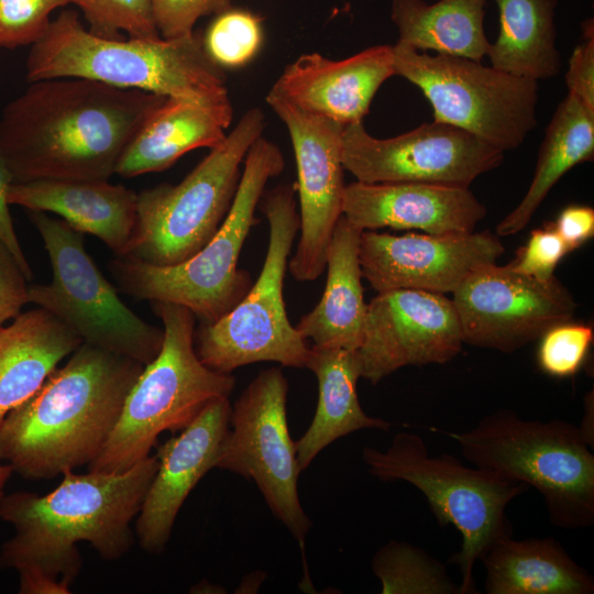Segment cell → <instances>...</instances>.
Returning a JSON list of instances; mask_svg holds the SVG:
<instances>
[{
    "instance_id": "obj_15",
    "label": "cell",
    "mask_w": 594,
    "mask_h": 594,
    "mask_svg": "<svg viewBox=\"0 0 594 594\" xmlns=\"http://www.w3.org/2000/svg\"><path fill=\"white\" fill-rule=\"evenodd\" d=\"M451 299L464 343L507 353L572 320L578 307L556 276L541 280L516 271L510 263L477 266Z\"/></svg>"
},
{
    "instance_id": "obj_20",
    "label": "cell",
    "mask_w": 594,
    "mask_h": 594,
    "mask_svg": "<svg viewBox=\"0 0 594 594\" xmlns=\"http://www.w3.org/2000/svg\"><path fill=\"white\" fill-rule=\"evenodd\" d=\"M394 75L392 45L367 47L341 61L307 53L284 68L271 90L345 127L363 122L380 87Z\"/></svg>"
},
{
    "instance_id": "obj_24",
    "label": "cell",
    "mask_w": 594,
    "mask_h": 594,
    "mask_svg": "<svg viewBox=\"0 0 594 594\" xmlns=\"http://www.w3.org/2000/svg\"><path fill=\"white\" fill-rule=\"evenodd\" d=\"M82 343L56 316L37 307L0 328V426Z\"/></svg>"
},
{
    "instance_id": "obj_7",
    "label": "cell",
    "mask_w": 594,
    "mask_h": 594,
    "mask_svg": "<svg viewBox=\"0 0 594 594\" xmlns=\"http://www.w3.org/2000/svg\"><path fill=\"white\" fill-rule=\"evenodd\" d=\"M152 304L163 322V345L127 395L105 448L87 465L90 472L128 470L150 455L163 431H182L207 404L234 388L231 373L213 371L198 358L194 312L173 302Z\"/></svg>"
},
{
    "instance_id": "obj_10",
    "label": "cell",
    "mask_w": 594,
    "mask_h": 594,
    "mask_svg": "<svg viewBox=\"0 0 594 594\" xmlns=\"http://www.w3.org/2000/svg\"><path fill=\"white\" fill-rule=\"evenodd\" d=\"M296 184L263 193L258 205L268 221L263 267L245 296L224 316L195 330L200 361L220 373L256 362L306 367L307 341L288 320L283 289L293 242L300 229Z\"/></svg>"
},
{
    "instance_id": "obj_17",
    "label": "cell",
    "mask_w": 594,
    "mask_h": 594,
    "mask_svg": "<svg viewBox=\"0 0 594 594\" xmlns=\"http://www.w3.org/2000/svg\"><path fill=\"white\" fill-rule=\"evenodd\" d=\"M458 312L444 294L417 289L377 293L367 304L361 377L378 383L408 365L443 364L462 350Z\"/></svg>"
},
{
    "instance_id": "obj_27",
    "label": "cell",
    "mask_w": 594,
    "mask_h": 594,
    "mask_svg": "<svg viewBox=\"0 0 594 594\" xmlns=\"http://www.w3.org/2000/svg\"><path fill=\"white\" fill-rule=\"evenodd\" d=\"M488 594H592L594 579L552 537L496 541L480 559Z\"/></svg>"
},
{
    "instance_id": "obj_5",
    "label": "cell",
    "mask_w": 594,
    "mask_h": 594,
    "mask_svg": "<svg viewBox=\"0 0 594 594\" xmlns=\"http://www.w3.org/2000/svg\"><path fill=\"white\" fill-rule=\"evenodd\" d=\"M244 168L231 208L213 238L189 260L156 266L116 256L109 271L118 288L139 300L182 305L212 323L229 312L248 293L252 280L238 268L245 239L256 222L255 209L265 186L285 166L279 147L260 136L244 158Z\"/></svg>"
},
{
    "instance_id": "obj_2",
    "label": "cell",
    "mask_w": 594,
    "mask_h": 594,
    "mask_svg": "<svg viewBox=\"0 0 594 594\" xmlns=\"http://www.w3.org/2000/svg\"><path fill=\"white\" fill-rule=\"evenodd\" d=\"M165 99L87 78L30 82L0 117V151L13 184L109 180L134 133Z\"/></svg>"
},
{
    "instance_id": "obj_22",
    "label": "cell",
    "mask_w": 594,
    "mask_h": 594,
    "mask_svg": "<svg viewBox=\"0 0 594 594\" xmlns=\"http://www.w3.org/2000/svg\"><path fill=\"white\" fill-rule=\"evenodd\" d=\"M8 200L30 211L52 212L73 229L127 256L136 218L138 193L109 180L36 179L12 184Z\"/></svg>"
},
{
    "instance_id": "obj_18",
    "label": "cell",
    "mask_w": 594,
    "mask_h": 594,
    "mask_svg": "<svg viewBox=\"0 0 594 594\" xmlns=\"http://www.w3.org/2000/svg\"><path fill=\"white\" fill-rule=\"evenodd\" d=\"M505 253L490 231L394 235L364 230L360 239L362 276L377 293L417 289L452 294L477 266Z\"/></svg>"
},
{
    "instance_id": "obj_36",
    "label": "cell",
    "mask_w": 594,
    "mask_h": 594,
    "mask_svg": "<svg viewBox=\"0 0 594 594\" xmlns=\"http://www.w3.org/2000/svg\"><path fill=\"white\" fill-rule=\"evenodd\" d=\"M569 249L552 224L531 231L510 265L518 272L541 280L554 277V270Z\"/></svg>"
},
{
    "instance_id": "obj_42",
    "label": "cell",
    "mask_w": 594,
    "mask_h": 594,
    "mask_svg": "<svg viewBox=\"0 0 594 594\" xmlns=\"http://www.w3.org/2000/svg\"><path fill=\"white\" fill-rule=\"evenodd\" d=\"M594 397L593 392L587 393L584 398V415L579 426L588 446L594 448Z\"/></svg>"
},
{
    "instance_id": "obj_8",
    "label": "cell",
    "mask_w": 594,
    "mask_h": 594,
    "mask_svg": "<svg viewBox=\"0 0 594 594\" xmlns=\"http://www.w3.org/2000/svg\"><path fill=\"white\" fill-rule=\"evenodd\" d=\"M362 459L372 475L418 488L438 522L460 532L461 549L451 558L461 573L460 593H477L474 566L496 541L513 536L506 507L528 486L487 469L466 466L451 454L430 455L424 439L406 431L396 433L385 451L364 447Z\"/></svg>"
},
{
    "instance_id": "obj_30",
    "label": "cell",
    "mask_w": 594,
    "mask_h": 594,
    "mask_svg": "<svg viewBox=\"0 0 594 594\" xmlns=\"http://www.w3.org/2000/svg\"><path fill=\"white\" fill-rule=\"evenodd\" d=\"M499 30L487 55L491 66L535 81L557 77L561 58L557 48L558 0H494Z\"/></svg>"
},
{
    "instance_id": "obj_33",
    "label": "cell",
    "mask_w": 594,
    "mask_h": 594,
    "mask_svg": "<svg viewBox=\"0 0 594 594\" xmlns=\"http://www.w3.org/2000/svg\"><path fill=\"white\" fill-rule=\"evenodd\" d=\"M84 13L89 31L105 38H158L151 0H73Z\"/></svg>"
},
{
    "instance_id": "obj_23",
    "label": "cell",
    "mask_w": 594,
    "mask_h": 594,
    "mask_svg": "<svg viewBox=\"0 0 594 594\" xmlns=\"http://www.w3.org/2000/svg\"><path fill=\"white\" fill-rule=\"evenodd\" d=\"M362 230L343 215L338 220L327 254V283L320 301L295 326L315 345L358 350L367 304L360 265Z\"/></svg>"
},
{
    "instance_id": "obj_38",
    "label": "cell",
    "mask_w": 594,
    "mask_h": 594,
    "mask_svg": "<svg viewBox=\"0 0 594 594\" xmlns=\"http://www.w3.org/2000/svg\"><path fill=\"white\" fill-rule=\"evenodd\" d=\"M582 42L575 46L565 74L570 95L594 112V22H582Z\"/></svg>"
},
{
    "instance_id": "obj_37",
    "label": "cell",
    "mask_w": 594,
    "mask_h": 594,
    "mask_svg": "<svg viewBox=\"0 0 594 594\" xmlns=\"http://www.w3.org/2000/svg\"><path fill=\"white\" fill-rule=\"evenodd\" d=\"M232 0H151L152 14L163 38L191 33L196 22L206 15L231 8Z\"/></svg>"
},
{
    "instance_id": "obj_1",
    "label": "cell",
    "mask_w": 594,
    "mask_h": 594,
    "mask_svg": "<svg viewBox=\"0 0 594 594\" xmlns=\"http://www.w3.org/2000/svg\"><path fill=\"white\" fill-rule=\"evenodd\" d=\"M158 468L148 455L122 472H63L45 495L18 491L0 499V519L14 536L0 549V568L19 574L20 594H68L82 566L77 548L88 542L107 561L133 544L132 520Z\"/></svg>"
},
{
    "instance_id": "obj_21",
    "label": "cell",
    "mask_w": 594,
    "mask_h": 594,
    "mask_svg": "<svg viewBox=\"0 0 594 594\" xmlns=\"http://www.w3.org/2000/svg\"><path fill=\"white\" fill-rule=\"evenodd\" d=\"M342 215L362 231L417 229L443 235L475 231L486 207L469 188L356 180L345 185Z\"/></svg>"
},
{
    "instance_id": "obj_4",
    "label": "cell",
    "mask_w": 594,
    "mask_h": 594,
    "mask_svg": "<svg viewBox=\"0 0 594 594\" xmlns=\"http://www.w3.org/2000/svg\"><path fill=\"white\" fill-rule=\"evenodd\" d=\"M63 77L187 99L233 118L226 73L194 31L173 38H105L85 29L76 12L63 11L31 45L26 79Z\"/></svg>"
},
{
    "instance_id": "obj_32",
    "label": "cell",
    "mask_w": 594,
    "mask_h": 594,
    "mask_svg": "<svg viewBox=\"0 0 594 594\" xmlns=\"http://www.w3.org/2000/svg\"><path fill=\"white\" fill-rule=\"evenodd\" d=\"M201 37L207 55L220 68L242 67L261 50L262 21L250 11L229 8L216 14Z\"/></svg>"
},
{
    "instance_id": "obj_25",
    "label": "cell",
    "mask_w": 594,
    "mask_h": 594,
    "mask_svg": "<svg viewBox=\"0 0 594 594\" xmlns=\"http://www.w3.org/2000/svg\"><path fill=\"white\" fill-rule=\"evenodd\" d=\"M317 377L319 398L308 429L295 442L299 470L337 439L361 429L388 431L389 421L366 415L360 404L356 383L361 363L356 350L333 346H309L306 363Z\"/></svg>"
},
{
    "instance_id": "obj_14",
    "label": "cell",
    "mask_w": 594,
    "mask_h": 594,
    "mask_svg": "<svg viewBox=\"0 0 594 594\" xmlns=\"http://www.w3.org/2000/svg\"><path fill=\"white\" fill-rule=\"evenodd\" d=\"M341 156L359 182L425 183L469 188L498 167L504 152L457 127L432 121L406 133L378 139L363 122L344 127Z\"/></svg>"
},
{
    "instance_id": "obj_3",
    "label": "cell",
    "mask_w": 594,
    "mask_h": 594,
    "mask_svg": "<svg viewBox=\"0 0 594 594\" xmlns=\"http://www.w3.org/2000/svg\"><path fill=\"white\" fill-rule=\"evenodd\" d=\"M135 360L81 343L0 426V461L29 480L90 464L143 371Z\"/></svg>"
},
{
    "instance_id": "obj_43",
    "label": "cell",
    "mask_w": 594,
    "mask_h": 594,
    "mask_svg": "<svg viewBox=\"0 0 594 594\" xmlns=\"http://www.w3.org/2000/svg\"><path fill=\"white\" fill-rule=\"evenodd\" d=\"M13 473L12 468L8 463H0V499L4 495L6 485Z\"/></svg>"
},
{
    "instance_id": "obj_34",
    "label": "cell",
    "mask_w": 594,
    "mask_h": 594,
    "mask_svg": "<svg viewBox=\"0 0 594 594\" xmlns=\"http://www.w3.org/2000/svg\"><path fill=\"white\" fill-rule=\"evenodd\" d=\"M593 337L592 326L572 320L551 327L539 338V369L556 378L574 376L584 365Z\"/></svg>"
},
{
    "instance_id": "obj_31",
    "label": "cell",
    "mask_w": 594,
    "mask_h": 594,
    "mask_svg": "<svg viewBox=\"0 0 594 594\" xmlns=\"http://www.w3.org/2000/svg\"><path fill=\"white\" fill-rule=\"evenodd\" d=\"M383 594H461L444 565L424 549L389 541L372 560Z\"/></svg>"
},
{
    "instance_id": "obj_13",
    "label": "cell",
    "mask_w": 594,
    "mask_h": 594,
    "mask_svg": "<svg viewBox=\"0 0 594 594\" xmlns=\"http://www.w3.org/2000/svg\"><path fill=\"white\" fill-rule=\"evenodd\" d=\"M287 393L279 367L256 375L231 407L216 468L253 480L271 512L302 548L311 521L298 495L301 471L287 424Z\"/></svg>"
},
{
    "instance_id": "obj_16",
    "label": "cell",
    "mask_w": 594,
    "mask_h": 594,
    "mask_svg": "<svg viewBox=\"0 0 594 594\" xmlns=\"http://www.w3.org/2000/svg\"><path fill=\"white\" fill-rule=\"evenodd\" d=\"M266 102L289 133L297 167L300 238L288 270L295 279L311 282L326 270L332 233L342 216L344 125L301 110L271 89Z\"/></svg>"
},
{
    "instance_id": "obj_26",
    "label": "cell",
    "mask_w": 594,
    "mask_h": 594,
    "mask_svg": "<svg viewBox=\"0 0 594 594\" xmlns=\"http://www.w3.org/2000/svg\"><path fill=\"white\" fill-rule=\"evenodd\" d=\"M231 122L198 102L166 97L125 146L116 174L129 178L164 170L189 151L222 143Z\"/></svg>"
},
{
    "instance_id": "obj_6",
    "label": "cell",
    "mask_w": 594,
    "mask_h": 594,
    "mask_svg": "<svg viewBox=\"0 0 594 594\" xmlns=\"http://www.w3.org/2000/svg\"><path fill=\"white\" fill-rule=\"evenodd\" d=\"M441 433L473 465L534 487L560 529L594 524V454L579 426L561 419L527 420L501 409L473 428Z\"/></svg>"
},
{
    "instance_id": "obj_40",
    "label": "cell",
    "mask_w": 594,
    "mask_h": 594,
    "mask_svg": "<svg viewBox=\"0 0 594 594\" xmlns=\"http://www.w3.org/2000/svg\"><path fill=\"white\" fill-rule=\"evenodd\" d=\"M569 251H574L594 234V210L587 206L565 207L551 223Z\"/></svg>"
},
{
    "instance_id": "obj_39",
    "label": "cell",
    "mask_w": 594,
    "mask_h": 594,
    "mask_svg": "<svg viewBox=\"0 0 594 594\" xmlns=\"http://www.w3.org/2000/svg\"><path fill=\"white\" fill-rule=\"evenodd\" d=\"M28 280L15 256L0 241V328L14 319L29 302Z\"/></svg>"
},
{
    "instance_id": "obj_9",
    "label": "cell",
    "mask_w": 594,
    "mask_h": 594,
    "mask_svg": "<svg viewBox=\"0 0 594 594\" xmlns=\"http://www.w3.org/2000/svg\"><path fill=\"white\" fill-rule=\"evenodd\" d=\"M265 114L249 109L224 141L178 184L138 194L136 218L127 256L156 266L183 263L217 233L235 196L241 164L263 134Z\"/></svg>"
},
{
    "instance_id": "obj_12",
    "label": "cell",
    "mask_w": 594,
    "mask_h": 594,
    "mask_svg": "<svg viewBox=\"0 0 594 594\" xmlns=\"http://www.w3.org/2000/svg\"><path fill=\"white\" fill-rule=\"evenodd\" d=\"M393 52L395 75L421 90L433 121L462 129L504 153L519 147L536 127L538 81L397 43Z\"/></svg>"
},
{
    "instance_id": "obj_11",
    "label": "cell",
    "mask_w": 594,
    "mask_h": 594,
    "mask_svg": "<svg viewBox=\"0 0 594 594\" xmlns=\"http://www.w3.org/2000/svg\"><path fill=\"white\" fill-rule=\"evenodd\" d=\"M51 261L48 284L28 288L29 302L44 308L68 326L82 343L135 360L153 361L164 330L133 312L99 271L85 249L84 233L47 212L31 211Z\"/></svg>"
},
{
    "instance_id": "obj_19",
    "label": "cell",
    "mask_w": 594,
    "mask_h": 594,
    "mask_svg": "<svg viewBox=\"0 0 594 594\" xmlns=\"http://www.w3.org/2000/svg\"><path fill=\"white\" fill-rule=\"evenodd\" d=\"M231 407L229 397L213 399L178 436L158 448V468L135 522L143 550L150 553L164 550L187 496L216 468L230 427Z\"/></svg>"
},
{
    "instance_id": "obj_28",
    "label": "cell",
    "mask_w": 594,
    "mask_h": 594,
    "mask_svg": "<svg viewBox=\"0 0 594 594\" xmlns=\"http://www.w3.org/2000/svg\"><path fill=\"white\" fill-rule=\"evenodd\" d=\"M487 0H392L391 19L397 44L481 62L491 42L485 29Z\"/></svg>"
},
{
    "instance_id": "obj_41",
    "label": "cell",
    "mask_w": 594,
    "mask_h": 594,
    "mask_svg": "<svg viewBox=\"0 0 594 594\" xmlns=\"http://www.w3.org/2000/svg\"><path fill=\"white\" fill-rule=\"evenodd\" d=\"M13 184L11 172L7 165V162L0 151V241L8 246V249L15 256L20 265L22 266L28 278L31 280L33 277L32 268L28 263V260L23 253V250L18 240L12 217L9 210L8 195L10 187Z\"/></svg>"
},
{
    "instance_id": "obj_35",
    "label": "cell",
    "mask_w": 594,
    "mask_h": 594,
    "mask_svg": "<svg viewBox=\"0 0 594 594\" xmlns=\"http://www.w3.org/2000/svg\"><path fill=\"white\" fill-rule=\"evenodd\" d=\"M73 0H0V46L32 45L48 28L51 13Z\"/></svg>"
},
{
    "instance_id": "obj_29",
    "label": "cell",
    "mask_w": 594,
    "mask_h": 594,
    "mask_svg": "<svg viewBox=\"0 0 594 594\" xmlns=\"http://www.w3.org/2000/svg\"><path fill=\"white\" fill-rule=\"evenodd\" d=\"M594 157V112L568 94L558 105L539 148L525 196L496 227L498 237L521 231L551 188L571 168Z\"/></svg>"
}]
</instances>
